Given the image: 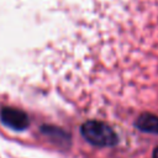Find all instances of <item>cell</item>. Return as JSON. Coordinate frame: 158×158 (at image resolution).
<instances>
[{
	"label": "cell",
	"mask_w": 158,
	"mask_h": 158,
	"mask_svg": "<svg viewBox=\"0 0 158 158\" xmlns=\"http://www.w3.org/2000/svg\"><path fill=\"white\" fill-rule=\"evenodd\" d=\"M81 135L88 142L98 147H110L117 143L116 132L101 121L85 122L81 126Z\"/></svg>",
	"instance_id": "cell-1"
},
{
	"label": "cell",
	"mask_w": 158,
	"mask_h": 158,
	"mask_svg": "<svg viewBox=\"0 0 158 158\" xmlns=\"http://www.w3.org/2000/svg\"><path fill=\"white\" fill-rule=\"evenodd\" d=\"M0 118L4 125L16 131L25 130L30 123L28 117L23 111L12 107H4L0 111Z\"/></svg>",
	"instance_id": "cell-2"
},
{
	"label": "cell",
	"mask_w": 158,
	"mask_h": 158,
	"mask_svg": "<svg viewBox=\"0 0 158 158\" xmlns=\"http://www.w3.org/2000/svg\"><path fill=\"white\" fill-rule=\"evenodd\" d=\"M136 126L143 132L158 133V117L151 114H143L137 118Z\"/></svg>",
	"instance_id": "cell-3"
},
{
	"label": "cell",
	"mask_w": 158,
	"mask_h": 158,
	"mask_svg": "<svg viewBox=\"0 0 158 158\" xmlns=\"http://www.w3.org/2000/svg\"><path fill=\"white\" fill-rule=\"evenodd\" d=\"M153 158H158V147H157V149H156V152H154V156H153Z\"/></svg>",
	"instance_id": "cell-4"
}]
</instances>
